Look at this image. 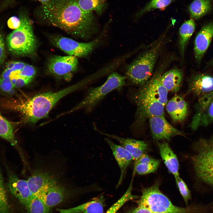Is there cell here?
<instances>
[{
	"instance_id": "7a4b0ae2",
	"label": "cell",
	"mask_w": 213,
	"mask_h": 213,
	"mask_svg": "<svg viewBox=\"0 0 213 213\" xmlns=\"http://www.w3.org/2000/svg\"><path fill=\"white\" fill-rule=\"evenodd\" d=\"M78 83L56 92L37 95L16 104L14 109L20 112L26 121L32 124L47 117L49 112L61 99L83 85Z\"/></svg>"
},
{
	"instance_id": "d6986e66",
	"label": "cell",
	"mask_w": 213,
	"mask_h": 213,
	"mask_svg": "<svg viewBox=\"0 0 213 213\" xmlns=\"http://www.w3.org/2000/svg\"><path fill=\"white\" fill-rule=\"evenodd\" d=\"M112 151L120 171V175L116 187L122 183L125 178L128 168L133 158L130 154L120 145L117 144L108 138L104 139Z\"/></svg>"
},
{
	"instance_id": "8992f818",
	"label": "cell",
	"mask_w": 213,
	"mask_h": 213,
	"mask_svg": "<svg viewBox=\"0 0 213 213\" xmlns=\"http://www.w3.org/2000/svg\"><path fill=\"white\" fill-rule=\"evenodd\" d=\"M138 201V205L154 213H191V211L190 208H182L174 205L160 190L157 183L143 189Z\"/></svg>"
},
{
	"instance_id": "836d02e7",
	"label": "cell",
	"mask_w": 213,
	"mask_h": 213,
	"mask_svg": "<svg viewBox=\"0 0 213 213\" xmlns=\"http://www.w3.org/2000/svg\"><path fill=\"white\" fill-rule=\"evenodd\" d=\"M177 187L186 204L191 198V192L184 181L179 176L175 178Z\"/></svg>"
},
{
	"instance_id": "6da1fadb",
	"label": "cell",
	"mask_w": 213,
	"mask_h": 213,
	"mask_svg": "<svg viewBox=\"0 0 213 213\" xmlns=\"http://www.w3.org/2000/svg\"><path fill=\"white\" fill-rule=\"evenodd\" d=\"M35 14L42 21L82 39L90 38L96 29L93 12L83 10L77 0H51L41 4Z\"/></svg>"
},
{
	"instance_id": "e575fe53",
	"label": "cell",
	"mask_w": 213,
	"mask_h": 213,
	"mask_svg": "<svg viewBox=\"0 0 213 213\" xmlns=\"http://www.w3.org/2000/svg\"><path fill=\"white\" fill-rule=\"evenodd\" d=\"M36 73L35 68L32 65L26 64L20 71L19 76L33 80Z\"/></svg>"
},
{
	"instance_id": "f35d334b",
	"label": "cell",
	"mask_w": 213,
	"mask_h": 213,
	"mask_svg": "<svg viewBox=\"0 0 213 213\" xmlns=\"http://www.w3.org/2000/svg\"><path fill=\"white\" fill-rule=\"evenodd\" d=\"M20 21L19 17L13 16L11 17L8 20L7 24L10 29L15 30L20 26Z\"/></svg>"
},
{
	"instance_id": "9c48e42d",
	"label": "cell",
	"mask_w": 213,
	"mask_h": 213,
	"mask_svg": "<svg viewBox=\"0 0 213 213\" xmlns=\"http://www.w3.org/2000/svg\"><path fill=\"white\" fill-rule=\"evenodd\" d=\"M78 64V59L75 56L54 55L47 61L46 71L57 78L69 81L76 70Z\"/></svg>"
},
{
	"instance_id": "74e56055",
	"label": "cell",
	"mask_w": 213,
	"mask_h": 213,
	"mask_svg": "<svg viewBox=\"0 0 213 213\" xmlns=\"http://www.w3.org/2000/svg\"><path fill=\"white\" fill-rule=\"evenodd\" d=\"M6 57V49L4 40L0 32V65L4 62Z\"/></svg>"
},
{
	"instance_id": "83f0119b",
	"label": "cell",
	"mask_w": 213,
	"mask_h": 213,
	"mask_svg": "<svg viewBox=\"0 0 213 213\" xmlns=\"http://www.w3.org/2000/svg\"><path fill=\"white\" fill-rule=\"evenodd\" d=\"M0 137L8 141L12 146L17 144L12 124L0 113Z\"/></svg>"
},
{
	"instance_id": "30bf717a",
	"label": "cell",
	"mask_w": 213,
	"mask_h": 213,
	"mask_svg": "<svg viewBox=\"0 0 213 213\" xmlns=\"http://www.w3.org/2000/svg\"><path fill=\"white\" fill-rule=\"evenodd\" d=\"M52 43L68 55L81 57L88 56L98 44L96 39L88 43L80 42L72 39L59 36H52L50 38Z\"/></svg>"
},
{
	"instance_id": "7c38bea8",
	"label": "cell",
	"mask_w": 213,
	"mask_h": 213,
	"mask_svg": "<svg viewBox=\"0 0 213 213\" xmlns=\"http://www.w3.org/2000/svg\"><path fill=\"white\" fill-rule=\"evenodd\" d=\"M149 120L152 135L154 140L168 141L175 136H185L182 131L170 124L164 116L152 117Z\"/></svg>"
},
{
	"instance_id": "4316f807",
	"label": "cell",
	"mask_w": 213,
	"mask_h": 213,
	"mask_svg": "<svg viewBox=\"0 0 213 213\" xmlns=\"http://www.w3.org/2000/svg\"><path fill=\"white\" fill-rule=\"evenodd\" d=\"M25 207L27 213H49L51 209L45 204L42 193L33 196Z\"/></svg>"
},
{
	"instance_id": "d590c367",
	"label": "cell",
	"mask_w": 213,
	"mask_h": 213,
	"mask_svg": "<svg viewBox=\"0 0 213 213\" xmlns=\"http://www.w3.org/2000/svg\"><path fill=\"white\" fill-rule=\"evenodd\" d=\"M149 164H160V161L159 159L153 158L146 154L141 155L135 162Z\"/></svg>"
},
{
	"instance_id": "ffe728a7",
	"label": "cell",
	"mask_w": 213,
	"mask_h": 213,
	"mask_svg": "<svg viewBox=\"0 0 213 213\" xmlns=\"http://www.w3.org/2000/svg\"><path fill=\"white\" fill-rule=\"evenodd\" d=\"M72 192L70 189L58 182L41 193L45 204L51 209L69 198Z\"/></svg>"
},
{
	"instance_id": "ac0fdd59",
	"label": "cell",
	"mask_w": 213,
	"mask_h": 213,
	"mask_svg": "<svg viewBox=\"0 0 213 213\" xmlns=\"http://www.w3.org/2000/svg\"><path fill=\"white\" fill-rule=\"evenodd\" d=\"M94 128L100 134L118 141L121 146L130 154L133 159L135 161L137 160L143 154H146L148 150V145L144 141L122 138L114 135L106 133L99 130L95 126Z\"/></svg>"
},
{
	"instance_id": "603a6c76",
	"label": "cell",
	"mask_w": 213,
	"mask_h": 213,
	"mask_svg": "<svg viewBox=\"0 0 213 213\" xmlns=\"http://www.w3.org/2000/svg\"><path fill=\"white\" fill-rule=\"evenodd\" d=\"M104 198L103 195L76 207L67 209H57L59 213H103Z\"/></svg>"
},
{
	"instance_id": "8fae6325",
	"label": "cell",
	"mask_w": 213,
	"mask_h": 213,
	"mask_svg": "<svg viewBox=\"0 0 213 213\" xmlns=\"http://www.w3.org/2000/svg\"><path fill=\"white\" fill-rule=\"evenodd\" d=\"M189 127L193 130L213 123V91L198 99Z\"/></svg>"
},
{
	"instance_id": "7402d4cb",
	"label": "cell",
	"mask_w": 213,
	"mask_h": 213,
	"mask_svg": "<svg viewBox=\"0 0 213 213\" xmlns=\"http://www.w3.org/2000/svg\"><path fill=\"white\" fill-rule=\"evenodd\" d=\"M160 154L169 172L175 178L179 176V163L178 158L169 145L166 142H158Z\"/></svg>"
},
{
	"instance_id": "3957f363",
	"label": "cell",
	"mask_w": 213,
	"mask_h": 213,
	"mask_svg": "<svg viewBox=\"0 0 213 213\" xmlns=\"http://www.w3.org/2000/svg\"><path fill=\"white\" fill-rule=\"evenodd\" d=\"M20 23L7 37L6 43L9 51L17 56L33 58L37 55L38 42L34 35L31 20L25 12L19 14Z\"/></svg>"
},
{
	"instance_id": "60d3db41",
	"label": "cell",
	"mask_w": 213,
	"mask_h": 213,
	"mask_svg": "<svg viewBox=\"0 0 213 213\" xmlns=\"http://www.w3.org/2000/svg\"><path fill=\"white\" fill-rule=\"evenodd\" d=\"M14 0H4L0 6V9H4L12 5L14 3Z\"/></svg>"
},
{
	"instance_id": "5b68a950",
	"label": "cell",
	"mask_w": 213,
	"mask_h": 213,
	"mask_svg": "<svg viewBox=\"0 0 213 213\" xmlns=\"http://www.w3.org/2000/svg\"><path fill=\"white\" fill-rule=\"evenodd\" d=\"M192 157L196 175L203 182L213 185V136L201 138L194 144Z\"/></svg>"
},
{
	"instance_id": "4dcf8cb0",
	"label": "cell",
	"mask_w": 213,
	"mask_h": 213,
	"mask_svg": "<svg viewBox=\"0 0 213 213\" xmlns=\"http://www.w3.org/2000/svg\"><path fill=\"white\" fill-rule=\"evenodd\" d=\"M175 0H151L136 14L140 17L145 13L156 9L165 8Z\"/></svg>"
},
{
	"instance_id": "484cf974",
	"label": "cell",
	"mask_w": 213,
	"mask_h": 213,
	"mask_svg": "<svg viewBox=\"0 0 213 213\" xmlns=\"http://www.w3.org/2000/svg\"><path fill=\"white\" fill-rule=\"evenodd\" d=\"M212 0H194L190 4L188 10L193 19H197L209 12L212 8Z\"/></svg>"
},
{
	"instance_id": "d6a6232c",
	"label": "cell",
	"mask_w": 213,
	"mask_h": 213,
	"mask_svg": "<svg viewBox=\"0 0 213 213\" xmlns=\"http://www.w3.org/2000/svg\"><path fill=\"white\" fill-rule=\"evenodd\" d=\"M159 165H151L135 162L133 171L135 174L143 175L155 171Z\"/></svg>"
},
{
	"instance_id": "5bb4252c",
	"label": "cell",
	"mask_w": 213,
	"mask_h": 213,
	"mask_svg": "<svg viewBox=\"0 0 213 213\" xmlns=\"http://www.w3.org/2000/svg\"><path fill=\"white\" fill-rule=\"evenodd\" d=\"M27 181L33 196L45 192L58 182L57 178L51 172L41 169L35 170Z\"/></svg>"
},
{
	"instance_id": "8d00e7d4",
	"label": "cell",
	"mask_w": 213,
	"mask_h": 213,
	"mask_svg": "<svg viewBox=\"0 0 213 213\" xmlns=\"http://www.w3.org/2000/svg\"><path fill=\"white\" fill-rule=\"evenodd\" d=\"M32 80L22 77L18 76L12 79L11 81L14 88H20L30 83Z\"/></svg>"
},
{
	"instance_id": "cb8c5ba5",
	"label": "cell",
	"mask_w": 213,
	"mask_h": 213,
	"mask_svg": "<svg viewBox=\"0 0 213 213\" xmlns=\"http://www.w3.org/2000/svg\"><path fill=\"white\" fill-rule=\"evenodd\" d=\"M183 77V70L175 68L162 74L161 81L168 91L176 93L182 85Z\"/></svg>"
},
{
	"instance_id": "277c9868",
	"label": "cell",
	"mask_w": 213,
	"mask_h": 213,
	"mask_svg": "<svg viewBox=\"0 0 213 213\" xmlns=\"http://www.w3.org/2000/svg\"><path fill=\"white\" fill-rule=\"evenodd\" d=\"M163 43V38H161L129 64L126 70V78L133 84L140 86L146 83L153 74Z\"/></svg>"
},
{
	"instance_id": "d4e9b609",
	"label": "cell",
	"mask_w": 213,
	"mask_h": 213,
	"mask_svg": "<svg viewBox=\"0 0 213 213\" xmlns=\"http://www.w3.org/2000/svg\"><path fill=\"white\" fill-rule=\"evenodd\" d=\"M195 28V23L194 20L192 19L184 22L180 28L179 46L182 58L184 57L186 46L194 31Z\"/></svg>"
},
{
	"instance_id": "2e32d148",
	"label": "cell",
	"mask_w": 213,
	"mask_h": 213,
	"mask_svg": "<svg viewBox=\"0 0 213 213\" xmlns=\"http://www.w3.org/2000/svg\"><path fill=\"white\" fill-rule=\"evenodd\" d=\"M213 38V22H210L201 27L194 40V55L198 64L201 63Z\"/></svg>"
},
{
	"instance_id": "1f68e13d",
	"label": "cell",
	"mask_w": 213,
	"mask_h": 213,
	"mask_svg": "<svg viewBox=\"0 0 213 213\" xmlns=\"http://www.w3.org/2000/svg\"><path fill=\"white\" fill-rule=\"evenodd\" d=\"M0 213H12L8 197L0 171Z\"/></svg>"
},
{
	"instance_id": "9a60e30c",
	"label": "cell",
	"mask_w": 213,
	"mask_h": 213,
	"mask_svg": "<svg viewBox=\"0 0 213 213\" xmlns=\"http://www.w3.org/2000/svg\"><path fill=\"white\" fill-rule=\"evenodd\" d=\"M187 94L192 93L199 98L213 91V75L204 72L193 74L188 80Z\"/></svg>"
},
{
	"instance_id": "b9f144b4",
	"label": "cell",
	"mask_w": 213,
	"mask_h": 213,
	"mask_svg": "<svg viewBox=\"0 0 213 213\" xmlns=\"http://www.w3.org/2000/svg\"><path fill=\"white\" fill-rule=\"evenodd\" d=\"M39 1L41 5L45 4L48 3L51 0H35Z\"/></svg>"
},
{
	"instance_id": "f1b7e54d",
	"label": "cell",
	"mask_w": 213,
	"mask_h": 213,
	"mask_svg": "<svg viewBox=\"0 0 213 213\" xmlns=\"http://www.w3.org/2000/svg\"><path fill=\"white\" fill-rule=\"evenodd\" d=\"M80 7L88 12L95 11L101 14L105 7V0H77Z\"/></svg>"
},
{
	"instance_id": "e0dca14e",
	"label": "cell",
	"mask_w": 213,
	"mask_h": 213,
	"mask_svg": "<svg viewBox=\"0 0 213 213\" xmlns=\"http://www.w3.org/2000/svg\"><path fill=\"white\" fill-rule=\"evenodd\" d=\"M7 185L10 193L25 207L33 197L27 180L20 179L14 173L9 172Z\"/></svg>"
},
{
	"instance_id": "44dd1931",
	"label": "cell",
	"mask_w": 213,
	"mask_h": 213,
	"mask_svg": "<svg viewBox=\"0 0 213 213\" xmlns=\"http://www.w3.org/2000/svg\"><path fill=\"white\" fill-rule=\"evenodd\" d=\"M166 109L174 122H183L189 113L187 102L178 95L175 96L167 102Z\"/></svg>"
},
{
	"instance_id": "ba28073f",
	"label": "cell",
	"mask_w": 213,
	"mask_h": 213,
	"mask_svg": "<svg viewBox=\"0 0 213 213\" xmlns=\"http://www.w3.org/2000/svg\"><path fill=\"white\" fill-rule=\"evenodd\" d=\"M162 69L155 71L148 81L136 91L132 97L134 102L158 101L166 105L168 91L161 81Z\"/></svg>"
},
{
	"instance_id": "4fadbf2b",
	"label": "cell",
	"mask_w": 213,
	"mask_h": 213,
	"mask_svg": "<svg viewBox=\"0 0 213 213\" xmlns=\"http://www.w3.org/2000/svg\"><path fill=\"white\" fill-rule=\"evenodd\" d=\"M137 108L133 126L138 128L153 116H164V106L158 101H142L135 102Z\"/></svg>"
},
{
	"instance_id": "f546056e",
	"label": "cell",
	"mask_w": 213,
	"mask_h": 213,
	"mask_svg": "<svg viewBox=\"0 0 213 213\" xmlns=\"http://www.w3.org/2000/svg\"><path fill=\"white\" fill-rule=\"evenodd\" d=\"M133 181L131 180L128 188L123 195L113 204L106 213H116L118 210L127 202L138 198V196L132 194Z\"/></svg>"
},
{
	"instance_id": "52a82bcc",
	"label": "cell",
	"mask_w": 213,
	"mask_h": 213,
	"mask_svg": "<svg viewBox=\"0 0 213 213\" xmlns=\"http://www.w3.org/2000/svg\"><path fill=\"white\" fill-rule=\"evenodd\" d=\"M126 79V77L117 73H113L101 85L88 88L83 99L68 112L83 108L90 112L110 92L120 89L124 85Z\"/></svg>"
},
{
	"instance_id": "ab89813d",
	"label": "cell",
	"mask_w": 213,
	"mask_h": 213,
	"mask_svg": "<svg viewBox=\"0 0 213 213\" xmlns=\"http://www.w3.org/2000/svg\"><path fill=\"white\" fill-rule=\"evenodd\" d=\"M125 213H154L148 209L139 205Z\"/></svg>"
}]
</instances>
